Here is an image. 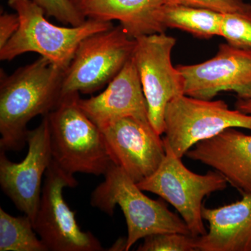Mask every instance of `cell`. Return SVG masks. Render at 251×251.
Here are the masks:
<instances>
[{
  "instance_id": "1",
  "label": "cell",
  "mask_w": 251,
  "mask_h": 251,
  "mask_svg": "<svg viewBox=\"0 0 251 251\" xmlns=\"http://www.w3.org/2000/svg\"><path fill=\"white\" fill-rule=\"evenodd\" d=\"M64 70L41 57L7 76L1 73L0 148L19 151L27 143V124L46 116L61 100Z\"/></svg>"
},
{
  "instance_id": "2",
  "label": "cell",
  "mask_w": 251,
  "mask_h": 251,
  "mask_svg": "<svg viewBox=\"0 0 251 251\" xmlns=\"http://www.w3.org/2000/svg\"><path fill=\"white\" fill-rule=\"evenodd\" d=\"M79 93L61 99L46 115L52 161L69 175H104L114 163L101 130L78 104Z\"/></svg>"
},
{
  "instance_id": "3",
  "label": "cell",
  "mask_w": 251,
  "mask_h": 251,
  "mask_svg": "<svg viewBox=\"0 0 251 251\" xmlns=\"http://www.w3.org/2000/svg\"><path fill=\"white\" fill-rule=\"evenodd\" d=\"M103 176V182L92 193L91 204L110 216L115 206H120L128 229L125 251H129L138 240L151 234L174 232L191 235L184 220L170 211L164 202L144 194L121 167L112 163Z\"/></svg>"
},
{
  "instance_id": "4",
  "label": "cell",
  "mask_w": 251,
  "mask_h": 251,
  "mask_svg": "<svg viewBox=\"0 0 251 251\" xmlns=\"http://www.w3.org/2000/svg\"><path fill=\"white\" fill-rule=\"evenodd\" d=\"M8 4L18 14L20 26L0 49L1 61L12 60L26 52H36L65 71L81 41L114 27L112 22L90 18L75 27H60L46 19L45 11L34 0H9Z\"/></svg>"
},
{
  "instance_id": "5",
  "label": "cell",
  "mask_w": 251,
  "mask_h": 251,
  "mask_svg": "<svg viewBox=\"0 0 251 251\" xmlns=\"http://www.w3.org/2000/svg\"><path fill=\"white\" fill-rule=\"evenodd\" d=\"M166 156L151 176L137 183L143 191L154 193L174 206L182 217L191 235L206 234L202 216L206 196L227 187L226 178L217 171L198 175L190 171L164 143Z\"/></svg>"
},
{
  "instance_id": "6",
  "label": "cell",
  "mask_w": 251,
  "mask_h": 251,
  "mask_svg": "<svg viewBox=\"0 0 251 251\" xmlns=\"http://www.w3.org/2000/svg\"><path fill=\"white\" fill-rule=\"evenodd\" d=\"M229 128L251 130V115L231 110L224 100H204L181 95L167 105L163 142L181 158L202 140Z\"/></svg>"
},
{
  "instance_id": "7",
  "label": "cell",
  "mask_w": 251,
  "mask_h": 251,
  "mask_svg": "<svg viewBox=\"0 0 251 251\" xmlns=\"http://www.w3.org/2000/svg\"><path fill=\"white\" fill-rule=\"evenodd\" d=\"M135 44L136 40L120 25L85 38L64 71L61 99L69 94L93 93L103 88L131 58Z\"/></svg>"
},
{
  "instance_id": "8",
  "label": "cell",
  "mask_w": 251,
  "mask_h": 251,
  "mask_svg": "<svg viewBox=\"0 0 251 251\" xmlns=\"http://www.w3.org/2000/svg\"><path fill=\"white\" fill-rule=\"evenodd\" d=\"M74 175L63 171L52 160L46 172L34 230L48 251H101L100 242L90 232L81 229L75 212L63 197L64 188L76 187Z\"/></svg>"
},
{
  "instance_id": "9",
  "label": "cell",
  "mask_w": 251,
  "mask_h": 251,
  "mask_svg": "<svg viewBox=\"0 0 251 251\" xmlns=\"http://www.w3.org/2000/svg\"><path fill=\"white\" fill-rule=\"evenodd\" d=\"M135 40L132 57L146 99L149 121L161 135L164 133L167 105L184 94V77L171 61L176 39L163 32L140 36Z\"/></svg>"
},
{
  "instance_id": "10",
  "label": "cell",
  "mask_w": 251,
  "mask_h": 251,
  "mask_svg": "<svg viewBox=\"0 0 251 251\" xmlns=\"http://www.w3.org/2000/svg\"><path fill=\"white\" fill-rule=\"evenodd\" d=\"M27 143V156L20 163L9 161L1 150L0 185L18 210L34 222L40 204L43 176L52 160L46 115L36 128L28 130Z\"/></svg>"
},
{
  "instance_id": "11",
  "label": "cell",
  "mask_w": 251,
  "mask_h": 251,
  "mask_svg": "<svg viewBox=\"0 0 251 251\" xmlns=\"http://www.w3.org/2000/svg\"><path fill=\"white\" fill-rule=\"evenodd\" d=\"M184 94L211 100L221 92H234L238 99L251 97V50L228 44L219 46L213 58L193 65H179Z\"/></svg>"
},
{
  "instance_id": "12",
  "label": "cell",
  "mask_w": 251,
  "mask_h": 251,
  "mask_svg": "<svg viewBox=\"0 0 251 251\" xmlns=\"http://www.w3.org/2000/svg\"><path fill=\"white\" fill-rule=\"evenodd\" d=\"M100 129L112 161L136 184L151 176L166 156L163 139L149 122L125 117Z\"/></svg>"
},
{
  "instance_id": "13",
  "label": "cell",
  "mask_w": 251,
  "mask_h": 251,
  "mask_svg": "<svg viewBox=\"0 0 251 251\" xmlns=\"http://www.w3.org/2000/svg\"><path fill=\"white\" fill-rule=\"evenodd\" d=\"M78 104L99 128L125 117L150 122L146 99L133 57L103 92L90 99L80 98Z\"/></svg>"
},
{
  "instance_id": "14",
  "label": "cell",
  "mask_w": 251,
  "mask_h": 251,
  "mask_svg": "<svg viewBox=\"0 0 251 251\" xmlns=\"http://www.w3.org/2000/svg\"><path fill=\"white\" fill-rule=\"evenodd\" d=\"M185 156L219 172L242 195L251 194V135L227 128L199 142Z\"/></svg>"
},
{
  "instance_id": "15",
  "label": "cell",
  "mask_w": 251,
  "mask_h": 251,
  "mask_svg": "<svg viewBox=\"0 0 251 251\" xmlns=\"http://www.w3.org/2000/svg\"><path fill=\"white\" fill-rule=\"evenodd\" d=\"M219 208L203 206V219L209 231L196 237L200 251H251V194Z\"/></svg>"
},
{
  "instance_id": "16",
  "label": "cell",
  "mask_w": 251,
  "mask_h": 251,
  "mask_svg": "<svg viewBox=\"0 0 251 251\" xmlns=\"http://www.w3.org/2000/svg\"><path fill=\"white\" fill-rule=\"evenodd\" d=\"M173 0H85L80 11L87 19L117 21L130 37L165 32L161 14Z\"/></svg>"
},
{
  "instance_id": "17",
  "label": "cell",
  "mask_w": 251,
  "mask_h": 251,
  "mask_svg": "<svg viewBox=\"0 0 251 251\" xmlns=\"http://www.w3.org/2000/svg\"><path fill=\"white\" fill-rule=\"evenodd\" d=\"M223 14L211 10L181 4H168L161 14L165 29L176 28L201 39L221 36Z\"/></svg>"
},
{
  "instance_id": "18",
  "label": "cell",
  "mask_w": 251,
  "mask_h": 251,
  "mask_svg": "<svg viewBox=\"0 0 251 251\" xmlns=\"http://www.w3.org/2000/svg\"><path fill=\"white\" fill-rule=\"evenodd\" d=\"M29 216H13L0 208V251H48Z\"/></svg>"
},
{
  "instance_id": "19",
  "label": "cell",
  "mask_w": 251,
  "mask_h": 251,
  "mask_svg": "<svg viewBox=\"0 0 251 251\" xmlns=\"http://www.w3.org/2000/svg\"><path fill=\"white\" fill-rule=\"evenodd\" d=\"M221 36L229 45L251 50V12L223 14Z\"/></svg>"
},
{
  "instance_id": "20",
  "label": "cell",
  "mask_w": 251,
  "mask_h": 251,
  "mask_svg": "<svg viewBox=\"0 0 251 251\" xmlns=\"http://www.w3.org/2000/svg\"><path fill=\"white\" fill-rule=\"evenodd\" d=\"M138 251H194L196 237L188 234L159 233L144 238Z\"/></svg>"
},
{
  "instance_id": "21",
  "label": "cell",
  "mask_w": 251,
  "mask_h": 251,
  "mask_svg": "<svg viewBox=\"0 0 251 251\" xmlns=\"http://www.w3.org/2000/svg\"><path fill=\"white\" fill-rule=\"evenodd\" d=\"M45 11L47 16H52L65 25L73 27L85 22V16L72 0H34Z\"/></svg>"
},
{
  "instance_id": "22",
  "label": "cell",
  "mask_w": 251,
  "mask_h": 251,
  "mask_svg": "<svg viewBox=\"0 0 251 251\" xmlns=\"http://www.w3.org/2000/svg\"><path fill=\"white\" fill-rule=\"evenodd\" d=\"M175 4L202 8L220 14L250 13L251 4L244 0H173Z\"/></svg>"
},
{
  "instance_id": "23",
  "label": "cell",
  "mask_w": 251,
  "mask_h": 251,
  "mask_svg": "<svg viewBox=\"0 0 251 251\" xmlns=\"http://www.w3.org/2000/svg\"><path fill=\"white\" fill-rule=\"evenodd\" d=\"M20 26L18 14L4 13L0 16V49L16 34Z\"/></svg>"
},
{
  "instance_id": "24",
  "label": "cell",
  "mask_w": 251,
  "mask_h": 251,
  "mask_svg": "<svg viewBox=\"0 0 251 251\" xmlns=\"http://www.w3.org/2000/svg\"><path fill=\"white\" fill-rule=\"evenodd\" d=\"M235 107L241 112L251 115V97L248 99H238Z\"/></svg>"
},
{
  "instance_id": "25",
  "label": "cell",
  "mask_w": 251,
  "mask_h": 251,
  "mask_svg": "<svg viewBox=\"0 0 251 251\" xmlns=\"http://www.w3.org/2000/svg\"><path fill=\"white\" fill-rule=\"evenodd\" d=\"M72 2L74 3L75 6H77L80 10L81 6H82V4L85 2V0H72Z\"/></svg>"
}]
</instances>
